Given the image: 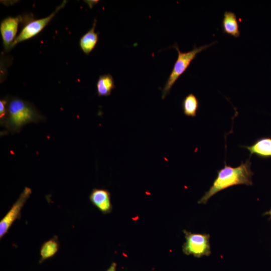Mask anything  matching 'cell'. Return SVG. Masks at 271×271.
I'll return each mask as SVG.
<instances>
[{"mask_svg":"<svg viewBox=\"0 0 271 271\" xmlns=\"http://www.w3.org/2000/svg\"><path fill=\"white\" fill-rule=\"evenodd\" d=\"M116 263L113 262L105 271H116Z\"/></svg>","mask_w":271,"mask_h":271,"instance_id":"2e32d148","label":"cell"},{"mask_svg":"<svg viewBox=\"0 0 271 271\" xmlns=\"http://www.w3.org/2000/svg\"><path fill=\"white\" fill-rule=\"evenodd\" d=\"M221 28L223 33L235 38L239 37L240 26L235 13L230 11H226L224 13Z\"/></svg>","mask_w":271,"mask_h":271,"instance_id":"30bf717a","label":"cell"},{"mask_svg":"<svg viewBox=\"0 0 271 271\" xmlns=\"http://www.w3.org/2000/svg\"><path fill=\"white\" fill-rule=\"evenodd\" d=\"M89 200L91 203L103 214L109 213L112 210L111 195L109 191L106 189H93L89 195Z\"/></svg>","mask_w":271,"mask_h":271,"instance_id":"ba28073f","label":"cell"},{"mask_svg":"<svg viewBox=\"0 0 271 271\" xmlns=\"http://www.w3.org/2000/svg\"><path fill=\"white\" fill-rule=\"evenodd\" d=\"M251 165L250 158L236 167L225 164L223 168L217 171V175L212 185L198 203L206 204L218 192L235 185H252V177L254 173L251 170Z\"/></svg>","mask_w":271,"mask_h":271,"instance_id":"6da1fadb","label":"cell"},{"mask_svg":"<svg viewBox=\"0 0 271 271\" xmlns=\"http://www.w3.org/2000/svg\"><path fill=\"white\" fill-rule=\"evenodd\" d=\"M242 147L249 152L250 156L255 155L261 159L271 158V137L259 138L251 145Z\"/></svg>","mask_w":271,"mask_h":271,"instance_id":"9c48e42d","label":"cell"},{"mask_svg":"<svg viewBox=\"0 0 271 271\" xmlns=\"http://www.w3.org/2000/svg\"><path fill=\"white\" fill-rule=\"evenodd\" d=\"M8 99H2L0 100V123L3 125L5 121L7 112Z\"/></svg>","mask_w":271,"mask_h":271,"instance_id":"9a60e30c","label":"cell"},{"mask_svg":"<svg viewBox=\"0 0 271 271\" xmlns=\"http://www.w3.org/2000/svg\"><path fill=\"white\" fill-rule=\"evenodd\" d=\"M21 18L19 17L6 18L2 22L0 32L3 44L6 50L12 48V45L16 38L18 26Z\"/></svg>","mask_w":271,"mask_h":271,"instance_id":"52a82bcc","label":"cell"},{"mask_svg":"<svg viewBox=\"0 0 271 271\" xmlns=\"http://www.w3.org/2000/svg\"><path fill=\"white\" fill-rule=\"evenodd\" d=\"M31 193V189L26 187L9 211L1 220V239L8 233L13 223L20 217L22 209Z\"/></svg>","mask_w":271,"mask_h":271,"instance_id":"5b68a950","label":"cell"},{"mask_svg":"<svg viewBox=\"0 0 271 271\" xmlns=\"http://www.w3.org/2000/svg\"><path fill=\"white\" fill-rule=\"evenodd\" d=\"M42 115L31 103L13 97L8 99L7 115L3 124L11 133H18L26 124L43 121Z\"/></svg>","mask_w":271,"mask_h":271,"instance_id":"7a4b0ae2","label":"cell"},{"mask_svg":"<svg viewBox=\"0 0 271 271\" xmlns=\"http://www.w3.org/2000/svg\"><path fill=\"white\" fill-rule=\"evenodd\" d=\"M67 1L63 2L57 7L55 10L47 17L31 21L23 27L19 35L17 36L12 45L13 48L18 43L31 39L38 34L52 20L55 15L62 9L66 4Z\"/></svg>","mask_w":271,"mask_h":271,"instance_id":"8992f818","label":"cell"},{"mask_svg":"<svg viewBox=\"0 0 271 271\" xmlns=\"http://www.w3.org/2000/svg\"><path fill=\"white\" fill-rule=\"evenodd\" d=\"M263 216L268 215L269 216V220H271V208L268 211L265 212L263 214Z\"/></svg>","mask_w":271,"mask_h":271,"instance_id":"e0dca14e","label":"cell"},{"mask_svg":"<svg viewBox=\"0 0 271 271\" xmlns=\"http://www.w3.org/2000/svg\"><path fill=\"white\" fill-rule=\"evenodd\" d=\"M200 103L197 97L193 93H189L183 99L182 107L185 115L195 117L199 108Z\"/></svg>","mask_w":271,"mask_h":271,"instance_id":"5bb4252c","label":"cell"},{"mask_svg":"<svg viewBox=\"0 0 271 271\" xmlns=\"http://www.w3.org/2000/svg\"><path fill=\"white\" fill-rule=\"evenodd\" d=\"M115 88L113 77L109 74L99 76L96 83L97 93L99 96H109Z\"/></svg>","mask_w":271,"mask_h":271,"instance_id":"7c38bea8","label":"cell"},{"mask_svg":"<svg viewBox=\"0 0 271 271\" xmlns=\"http://www.w3.org/2000/svg\"><path fill=\"white\" fill-rule=\"evenodd\" d=\"M59 244L56 236L44 242L40 248V263L54 256L59 250Z\"/></svg>","mask_w":271,"mask_h":271,"instance_id":"4fadbf2b","label":"cell"},{"mask_svg":"<svg viewBox=\"0 0 271 271\" xmlns=\"http://www.w3.org/2000/svg\"><path fill=\"white\" fill-rule=\"evenodd\" d=\"M216 43L214 41L208 44H205L197 47L194 45L192 50L185 52H182L176 43L172 46L178 52V57L174 65L173 69L162 90V99L169 94L171 89L179 77L182 75L190 66L192 61L195 58L198 53L206 49Z\"/></svg>","mask_w":271,"mask_h":271,"instance_id":"3957f363","label":"cell"},{"mask_svg":"<svg viewBox=\"0 0 271 271\" xmlns=\"http://www.w3.org/2000/svg\"><path fill=\"white\" fill-rule=\"evenodd\" d=\"M183 231L186 240L182 245L184 254L197 258L210 255L211 252L209 234L193 233L185 229Z\"/></svg>","mask_w":271,"mask_h":271,"instance_id":"277c9868","label":"cell"},{"mask_svg":"<svg viewBox=\"0 0 271 271\" xmlns=\"http://www.w3.org/2000/svg\"><path fill=\"white\" fill-rule=\"evenodd\" d=\"M96 20L94 19L92 27L80 39L79 45L82 51L89 55L95 47L98 39V33L95 32Z\"/></svg>","mask_w":271,"mask_h":271,"instance_id":"8fae6325","label":"cell"}]
</instances>
